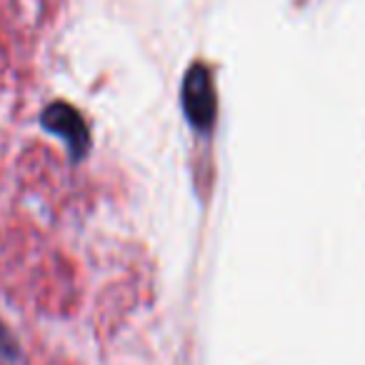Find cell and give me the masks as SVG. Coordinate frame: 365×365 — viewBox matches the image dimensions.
<instances>
[{
    "label": "cell",
    "mask_w": 365,
    "mask_h": 365,
    "mask_svg": "<svg viewBox=\"0 0 365 365\" xmlns=\"http://www.w3.org/2000/svg\"><path fill=\"white\" fill-rule=\"evenodd\" d=\"M182 101L190 123L198 130H208L215 120V88L205 66H193L185 76L182 86Z\"/></svg>",
    "instance_id": "obj_1"
},
{
    "label": "cell",
    "mask_w": 365,
    "mask_h": 365,
    "mask_svg": "<svg viewBox=\"0 0 365 365\" xmlns=\"http://www.w3.org/2000/svg\"><path fill=\"white\" fill-rule=\"evenodd\" d=\"M41 123L46 130L56 133V135H61L63 140H66V145L71 148L73 160H81V158L86 155L91 135H88L83 115L73 106H68V103H51V106L43 110Z\"/></svg>",
    "instance_id": "obj_2"
},
{
    "label": "cell",
    "mask_w": 365,
    "mask_h": 365,
    "mask_svg": "<svg viewBox=\"0 0 365 365\" xmlns=\"http://www.w3.org/2000/svg\"><path fill=\"white\" fill-rule=\"evenodd\" d=\"M21 345L13 338V333L0 323V365H21Z\"/></svg>",
    "instance_id": "obj_3"
}]
</instances>
